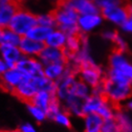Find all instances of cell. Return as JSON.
<instances>
[{
    "mask_svg": "<svg viewBox=\"0 0 132 132\" xmlns=\"http://www.w3.org/2000/svg\"><path fill=\"white\" fill-rule=\"evenodd\" d=\"M103 97L115 106L120 107L132 98V82L123 74L108 68L102 80Z\"/></svg>",
    "mask_w": 132,
    "mask_h": 132,
    "instance_id": "6da1fadb",
    "label": "cell"
},
{
    "mask_svg": "<svg viewBox=\"0 0 132 132\" xmlns=\"http://www.w3.org/2000/svg\"><path fill=\"white\" fill-rule=\"evenodd\" d=\"M52 13L56 19V28L65 33L67 36L80 34L78 27L79 14L66 3V1L56 3Z\"/></svg>",
    "mask_w": 132,
    "mask_h": 132,
    "instance_id": "7a4b0ae2",
    "label": "cell"
},
{
    "mask_svg": "<svg viewBox=\"0 0 132 132\" xmlns=\"http://www.w3.org/2000/svg\"><path fill=\"white\" fill-rule=\"evenodd\" d=\"M117 106L107 101L103 96L93 95L88 97L83 103V112L85 114L96 113L103 120L113 119L115 116Z\"/></svg>",
    "mask_w": 132,
    "mask_h": 132,
    "instance_id": "3957f363",
    "label": "cell"
},
{
    "mask_svg": "<svg viewBox=\"0 0 132 132\" xmlns=\"http://www.w3.org/2000/svg\"><path fill=\"white\" fill-rule=\"evenodd\" d=\"M36 25V13H33L26 7L20 6L15 14L13 15L9 28L20 36H26L27 34Z\"/></svg>",
    "mask_w": 132,
    "mask_h": 132,
    "instance_id": "277c9868",
    "label": "cell"
},
{
    "mask_svg": "<svg viewBox=\"0 0 132 132\" xmlns=\"http://www.w3.org/2000/svg\"><path fill=\"white\" fill-rule=\"evenodd\" d=\"M104 75L105 71H103V69L97 62L81 66L78 72V78L86 84H88L91 88L102 83L104 79Z\"/></svg>",
    "mask_w": 132,
    "mask_h": 132,
    "instance_id": "5b68a950",
    "label": "cell"
},
{
    "mask_svg": "<svg viewBox=\"0 0 132 132\" xmlns=\"http://www.w3.org/2000/svg\"><path fill=\"white\" fill-rule=\"evenodd\" d=\"M109 68L116 69L123 74L132 82V61L126 54L113 50L108 57Z\"/></svg>",
    "mask_w": 132,
    "mask_h": 132,
    "instance_id": "8992f818",
    "label": "cell"
},
{
    "mask_svg": "<svg viewBox=\"0 0 132 132\" xmlns=\"http://www.w3.org/2000/svg\"><path fill=\"white\" fill-rule=\"evenodd\" d=\"M103 19L110 22L115 26L121 27L129 17V13L126 8V3L111 6L101 10Z\"/></svg>",
    "mask_w": 132,
    "mask_h": 132,
    "instance_id": "52a82bcc",
    "label": "cell"
},
{
    "mask_svg": "<svg viewBox=\"0 0 132 132\" xmlns=\"http://www.w3.org/2000/svg\"><path fill=\"white\" fill-rule=\"evenodd\" d=\"M77 79H78L77 73L67 67L65 73L57 80H56V96L60 101V102H62L69 96L70 89Z\"/></svg>",
    "mask_w": 132,
    "mask_h": 132,
    "instance_id": "ba28073f",
    "label": "cell"
},
{
    "mask_svg": "<svg viewBox=\"0 0 132 132\" xmlns=\"http://www.w3.org/2000/svg\"><path fill=\"white\" fill-rule=\"evenodd\" d=\"M15 67L25 77L33 78V77L44 75L43 74V67L44 66L42 65V63L40 62L37 57L24 56L18 61Z\"/></svg>",
    "mask_w": 132,
    "mask_h": 132,
    "instance_id": "9c48e42d",
    "label": "cell"
},
{
    "mask_svg": "<svg viewBox=\"0 0 132 132\" xmlns=\"http://www.w3.org/2000/svg\"><path fill=\"white\" fill-rule=\"evenodd\" d=\"M24 79V75L17 69L14 68H8L6 72L0 77V87L5 92L13 94L14 90Z\"/></svg>",
    "mask_w": 132,
    "mask_h": 132,
    "instance_id": "30bf717a",
    "label": "cell"
},
{
    "mask_svg": "<svg viewBox=\"0 0 132 132\" xmlns=\"http://www.w3.org/2000/svg\"><path fill=\"white\" fill-rule=\"evenodd\" d=\"M103 20L101 13L80 14L78 20V27L80 33L87 35L102 26Z\"/></svg>",
    "mask_w": 132,
    "mask_h": 132,
    "instance_id": "8fae6325",
    "label": "cell"
},
{
    "mask_svg": "<svg viewBox=\"0 0 132 132\" xmlns=\"http://www.w3.org/2000/svg\"><path fill=\"white\" fill-rule=\"evenodd\" d=\"M37 59L43 66L51 63H67V57L63 49L53 48L46 45L38 55Z\"/></svg>",
    "mask_w": 132,
    "mask_h": 132,
    "instance_id": "7c38bea8",
    "label": "cell"
},
{
    "mask_svg": "<svg viewBox=\"0 0 132 132\" xmlns=\"http://www.w3.org/2000/svg\"><path fill=\"white\" fill-rule=\"evenodd\" d=\"M36 93H37V90L32 80V78L24 76V79L15 88L13 95L18 98L20 101L27 103L31 102V100L33 99Z\"/></svg>",
    "mask_w": 132,
    "mask_h": 132,
    "instance_id": "4fadbf2b",
    "label": "cell"
},
{
    "mask_svg": "<svg viewBox=\"0 0 132 132\" xmlns=\"http://www.w3.org/2000/svg\"><path fill=\"white\" fill-rule=\"evenodd\" d=\"M0 56L3 59L8 68H14L24 56L18 46L0 45Z\"/></svg>",
    "mask_w": 132,
    "mask_h": 132,
    "instance_id": "5bb4252c",
    "label": "cell"
},
{
    "mask_svg": "<svg viewBox=\"0 0 132 132\" xmlns=\"http://www.w3.org/2000/svg\"><path fill=\"white\" fill-rule=\"evenodd\" d=\"M63 109L67 111L71 116L78 117V118H83L84 112H83V103L84 100L79 97L70 94L62 102Z\"/></svg>",
    "mask_w": 132,
    "mask_h": 132,
    "instance_id": "9a60e30c",
    "label": "cell"
},
{
    "mask_svg": "<svg viewBox=\"0 0 132 132\" xmlns=\"http://www.w3.org/2000/svg\"><path fill=\"white\" fill-rule=\"evenodd\" d=\"M18 47L23 54V56L37 57L38 55L41 53V51L44 49L45 43L34 40L28 36H22Z\"/></svg>",
    "mask_w": 132,
    "mask_h": 132,
    "instance_id": "2e32d148",
    "label": "cell"
},
{
    "mask_svg": "<svg viewBox=\"0 0 132 132\" xmlns=\"http://www.w3.org/2000/svg\"><path fill=\"white\" fill-rule=\"evenodd\" d=\"M20 5L16 1H10L6 3H0V28H9L13 15L17 12Z\"/></svg>",
    "mask_w": 132,
    "mask_h": 132,
    "instance_id": "e0dca14e",
    "label": "cell"
},
{
    "mask_svg": "<svg viewBox=\"0 0 132 132\" xmlns=\"http://www.w3.org/2000/svg\"><path fill=\"white\" fill-rule=\"evenodd\" d=\"M66 3L72 7L79 15L101 13L100 8L93 0H67Z\"/></svg>",
    "mask_w": 132,
    "mask_h": 132,
    "instance_id": "ac0fdd59",
    "label": "cell"
},
{
    "mask_svg": "<svg viewBox=\"0 0 132 132\" xmlns=\"http://www.w3.org/2000/svg\"><path fill=\"white\" fill-rule=\"evenodd\" d=\"M120 132H132V113L123 106L117 108L114 116Z\"/></svg>",
    "mask_w": 132,
    "mask_h": 132,
    "instance_id": "d6986e66",
    "label": "cell"
},
{
    "mask_svg": "<svg viewBox=\"0 0 132 132\" xmlns=\"http://www.w3.org/2000/svg\"><path fill=\"white\" fill-rule=\"evenodd\" d=\"M104 120L96 113H89L83 116L84 132H101Z\"/></svg>",
    "mask_w": 132,
    "mask_h": 132,
    "instance_id": "ffe728a7",
    "label": "cell"
},
{
    "mask_svg": "<svg viewBox=\"0 0 132 132\" xmlns=\"http://www.w3.org/2000/svg\"><path fill=\"white\" fill-rule=\"evenodd\" d=\"M67 37L65 33H63L62 31L55 28L51 32L49 36L47 37L45 41L46 46L53 47V48H59V49H64V47L67 42Z\"/></svg>",
    "mask_w": 132,
    "mask_h": 132,
    "instance_id": "44dd1931",
    "label": "cell"
},
{
    "mask_svg": "<svg viewBox=\"0 0 132 132\" xmlns=\"http://www.w3.org/2000/svg\"><path fill=\"white\" fill-rule=\"evenodd\" d=\"M66 69V63H51L43 67V74L46 78L56 81L65 73Z\"/></svg>",
    "mask_w": 132,
    "mask_h": 132,
    "instance_id": "7402d4cb",
    "label": "cell"
},
{
    "mask_svg": "<svg viewBox=\"0 0 132 132\" xmlns=\"http://www.w3.org/2000/svg\"><path fill=\"white\" fill-rule=\"evenodd\" d=\"M56 97V94H54V93L47 92V91H39V92L36 93L33 99L31 100V102H32L33 104L47 112L51 102H53V100Z\"/></svg>",
    "mask_w": 132,
    "mask_h": 132,
    "instance_id": "603a6c76",
    "label": "cell"
},
{
    "mask_svg": "<svg viewBox=\"0 0 132 132\" xmlns=\"http://www.w3.org/2000/svg\"><path fill=\"white\" fill-rule=\"evenodd\" d=\"M70 94H74V95H76V96L79 97V98H81V99L85 101L88 97L91 96L92 88L88 84H86L85 82H83L82 80H80L78 78L77 80L72 85L71 89H70Z\"/></svg>",
    "mask_w": 132,
    "mask_h": 132,
    "instance_id": "cb8c5ba5",
    "label": "cell"
},
{
    "mask_svg": "<svg viewBox=\"0 0 132 132\" xmlns=\"http://www.w3.org/2000/svg\"><path fill=\"white\" fill-rule=\"evenodd\" d=\"M22 36L14 33L10 28L2 29L1 36H0V45H12V46H18Z\"/></svg>",
    "mask_w": 132,
    "mask_h": 132,
    "instance_id": "d4e9b609",
    "label": "cell"
},
{
    "mask_svg": "<svg viewBox=\"0 0 132 132\" xmlns=\"http://www.w3.org/2000/svg\"><path fill=\"white\" fill-rule=\"evenodd\" d=\"M52 31H53L52 28H47V27L44 26L36 25L27 34L26 36L30 37V38H32L34 40H36V41L45 43L47 37L49 36V35L51 34Z\"/></svg>",
    "mask_w": 132,
    "mask_h": 132,
    "instance_id": "484cf974",
    "label": "cell"
},
{
    "mask_svg": "<svg viewBox=\"0 0 132 132\" xmlns=\"http://www.w3.org/2000/svg\"><path fill=\"white\" fill-rule=\"evenodd\" d=\"M80 46H81V34H79L76 36H68L66 45L63 49L66 55V57L69 55H72V54L78 52Z\"/></svg>",
    "mask_w": 132,
    "mask_h": 132,
    "instance_id": "4316f807",
    "label": "cell"
},
{
    "mask_svg": "<svg viewBox=\"0 0 132 132\" xmlns=\"http://www.w3.org/2000/svg\"><path fill=\"white\" fill-rule=\"evenodd\" d=\"M36 19H37V25L47 27V28H52V29L56 28V22L52 11L37 13Z\"/></svg>",
    "mask_w": 132,
    "mask_h": 132,
    "instance_id": "83f0119b",
    "label": "cell"
},
{
    "mask_svg": "<svg viewBox=\"0 0 132 132\" xmlns=\"http://www.w3.org/2000/svg\"><path fill=\"white\" fill-rule=\"evenodd\" d=\"M26 106H27V109H28V112L30 113L32 118L36 122H43L45 120L48 119L46 111H44L43 109L37 107L36 105L33 104L32 102H27Z\"/></svg>",
    "mask_w": 132,
    "mask_h": 132,
    "instance_id": "f1b7e54d",
    "label": "cell"
},
{
    "mask_svg": "<svg viewBox=\"0 0 132 132\" xmlns=\"http://www.w3.org/2000/svg\"><path fill=\"white\" fill-rule=\"evenodd\" d=\"M55 122H56L59 126L70 128L72 126V121H71V115L65 111L64 109H61L60 112H57L52 119Z\"/></svg>",
    "mask_w": 132,
    "mask_h": 132,
    "instance_id": "f546056e",
    "label": "cell"
},
{
    "mask_svg": "<svg viewBox=\"0 0 132 132\" xmlns=\"http://www.w3.org/2000/svg\"><path fill=\"white\" fill-rule=\"evenodd\" d=\"M113 45H114V50H116V51H119V52L125 54L128 52V42L122 34L118 33L115 40L113 41Z\"/></svg>",
    "mask_w": 132,
    "mask_h": 132,
    "instance_id": "4dcf8cb0",
    "label": "cell"
},
{
    "mask_svg": "<svg viewBox=\"0 0 132 132\" xmlns=\"http://www.w3.org/2000/svg\"><path fill=\"white\" fill-rule=\"evenodd\" d=\"M101 132H120L115 119L113 118V119L104 120Z\"/></svg>",
    "mask_w": 132,
    "mask_h": 132,
    "instance_id": "1f68e13d",
    "label": "cell"
},
{
    "mask_svg": "<svg viewBox=\"0 0 132 132\" xmlns=\"http://www.w3.org/2000/svg\"><path fill=\"white\" fill-rule=\"evenodd\" d=\"M125 0H97L96 4L100 8V10L105 9L108 7L115 6V5H120V4H125Z\"/></svg>",
    "mask_w": 132,
    "mask_h": 132,
    "instance_id": "d6a6232c",
    "label": "cell"
},
{
    "mask_svg": "<svg viewBox=\"0 0 132 132\" xmlns=\"http://www.w3.org/2000/svg\"><path fill=\"white\" fill-rule=\"evenodd\" d=\"M117 35H118V32L114 30V29H105V30L102 31V34H101V36L103 38V40L111 43H113V41L115 40Z\"/></svg>",
    "mask_w": 132,
    "mask_h": 132,
    "instance_id": "836d02e7",
    "label": "cell"
},
{
    "mask_svg": "<svg viewBox=\"0 0 132 132\" xmlns=\"http://www.w3.org/2000/svg\"><path fill=\"white\" fill-rule=\"evenodd\" d=\"M121 30L126 34L132 35V15H129V17L126 19V21L120 27Z\"/></svg>",
    "mask_w": 132,
    "mask_h": 132,
    "instance_id": "e575fe53",
    "label": "cell"
},
{
    "mask_svg": "<svg viewBox=\"0 0 132 132\" xmlns=\"http://www.w3.org/2000/svg\"><path fill=\"white\" fill-rule=\"evenodd\" d=\"M19 129L21 132H38L37 129L30 122H24L19 126Z\"/></svg>",
    "mask_w": 132,
    "mask_h": 132,
    "instance_id": "d590c367",
    "label": "cell"
},
{
    "mask_svg": "<svg viewBox=\"0 0 132 132\" xmlns=\"http://www.w3.org/2000/svg\"><path fill=\"white\" fill-rule=\"evenodd\" d=\"M7 70H8V66H7V64L3 60V59L0 56V77L2 76Z\"/></svg>",
    "mask_w": 132,
    "mask_h": 132,
    "instance_id": "8d00e7d4",
    "label": "cell"
},
{
    "mask_svg": "<svg viewBox=\"0 0 132 132\" xmlns=\"http://www.w3.org/2000/svg\"><path fill=\"white\" fill-rule=\"evenodd\" d=\"M122 106H123L126 110H128L129 112L132 113V98L131 99H129L128 101H126V102H125V104H123Z\"/></svg>",
    "mask_w": 132,
    "mask_h": 132,
    "instance_id": "74e56055",
    "label": "cell"
},
{
    "mask_svg": "<svg viewBox=\"0 0 132 132\" xmlns=\"http://www.w3.org/2000/svg\"><path fill=\"white\" fill-rule=\"evenodd\" d=\"M14 1H16L17 3L19 4L20 6H24L27 2H30L31 0H14Z\"/></svg>",
    "mask_w": 132,
    "mask_h": 132,
    "instance_id": "f35d334b",
    "label": "cell"
},
{
    "mask_svg": "<svg viewBox=\"0 0 132 132\" xmlns=\"http://www.w3.org/2000/svg\"><path fill=\"white\" fill-rule=\"evenodd\" d=\"M126 8L128 11L129 15H132V3H127L126 4Z\"/></svg>",
    "mask_w": 132,
    "mask_h": 132,
    "instance_id": "ab89813d",
    "label": "cell"
},
{
    "mask_svg": "<svg viewBox=\"0 0 132 132\" xmlns=\"http://www.w3.org/2000/svg\"><path fill=\"white\" fill-rule=\"evenodd\" d=\"M3 132H21L20 131V129H11V130H5V131Z\"/></svg>",
    "mask_w": 132,
    "mask_h": 132,
    "instance_id": "60d3db41",
    "label": "cell"
},
{
    "mask_svg": "<svg viewBox=\"0 0 132 132\" xmlns=\"http://www.w3.org/2000/svg\"><path fill=\"white\" fill-rule=\"evenodd\" d=\"M13 0H0V3H6V2H10Z\"/></svg>",
    "mask_w": 132,
    "mask_h": 132,
    "instance_id": "b9f144b4",
    "label": "cell"
},
{
    "mask_svg": "<svg viewBox=\"0 0 132 132\" xmlns=\"http://www.w3.org/2000/svg\"><path fill=\"white\" fill-rule=\"evenodd\" d=\"M55 1L57 3V2H63V1H67V0H55Z\"/></svg>",
    "mask_w": 132,
    "mask_h": 132,
    "instance_id": "7bdbcfd3",
    "label": "cell"
},
{
    "mask_svg": "<svg viewBox=\"0 0 132 132\" xmlns=\"http://www.w3.org/2000/svg\"><path fill=\"white\" fill-rule=\"evenodd\" d=\"M1 32H2V29L0 28V36H1Z\"/></svg>",
    "mask_w": 132,
    "mask_h": 132,
    "instance_id": "ee69618b",
    "label": "cell"
},
{
    "mask_svg": "<svg viewBox=\"0 0 132 132\" xmlns=\"http://www.w3.org/2000/svg\"><path fill=\"white\" fill-rule=\"evenodd\" d=\"M0 132H3V130H0Z\"/></svg>",
    "mask_w": 132,
    "mask_h": 132,
    "instance_id": "f6af8a7d",
    "label": "cell"
},
{
    "mask_svg": "<svg viewBox=\"0 0 132 132\" xmlns=\"http://www.w3.org/2000/svg\"><path fill=\"white\" fill-rule=\"evenodd\" d=\"M93 1H95V2H96V1H97V0H93Z\"/></svg>",
    "mask_w": 132,
    "mask_h": 132,
    "instance_id": "bcb514c9",
    "label": "cell"
}]
</instances>
